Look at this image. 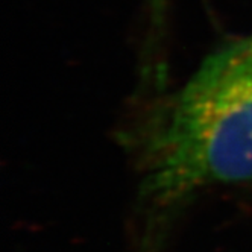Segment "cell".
Returning <instances> with one entry per match:
<instances>
[{
  "mask_svg": "<svg viewBox=\"0 0 252 252\" xmlns=\"http://www.w3.org/2000/svg\"><path fill=\"white\" fill-rule=\"evenodd\" d=\"M135 135L146 205L252 186V32L211 52Z\"/></svg>",
  "mask_w": 252,
  "mask_h": 252,
  "instance_id": "cell-1",
  "label": "cell"
}]
</instances>
